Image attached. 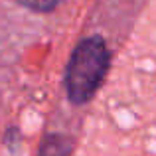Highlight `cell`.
Masks as SVG:
<instances>
[{
  "label": "cell",
  "instance_id": "1",
  "mask_svg": "<svg viewBox=\"0 0 156 156\" xmlns=\"http://www.w3.org/2000/svg\"><path fill=\"white\" fill-rule=\"evenodd\" d=\"M111 55L101 36H87L75 46L65 67V91L73 105H85L101 87Z\"/></svg>",
  "mask_w": 156,
  "mask_h": 156
},
{
  "label": "cell",
  "instance_id": "2",
  "mask_svg": "<svg viewBox=\"0 0 156 156\" xmlns=\"http://www.w3.org/2000/svg\"><path fill=\"white\" fill-rule=\"evenodd\" d=\"M73 152V140L61 133L48 134L44 138L42 146L38 150V156H71Z\"/></svg>",
  "mask_w": 156,
  "mask_h": 156
},
{
  "label": "cell",
  "instance_id": "3",
  "mask_svg": "<svg viewBox=\"0 0 156 156\" xmlns=\"http://www.w3.org/2000/svg\"><path fill=\"white\" fill-rule=\"evenodd\" d=\"M18 4H22L24 8L32 12H40V14H46V12H51L61 0H16Z\"/></svg>",
  "mask_w": 156,
  "mask_h": 156
}]
</instances>
